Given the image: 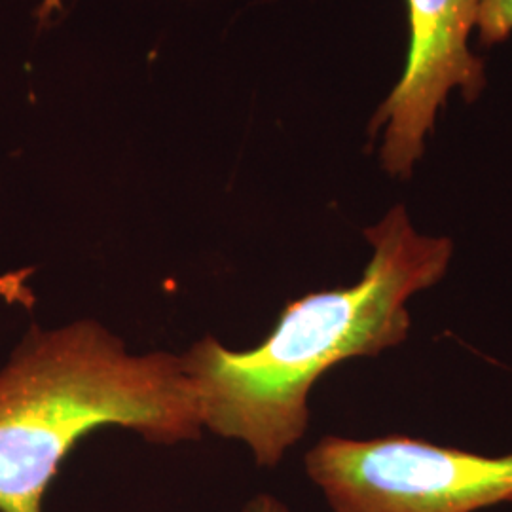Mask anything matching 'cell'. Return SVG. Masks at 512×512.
<instances>
[{
    "mask_svg": "<svg viewBox=\"0 0 512 512\" xmlns=\"http://www.w3.org/2000/svg\"><path fill=\"white\" fill-rule=\"evenodd\" d=\"M365 238L372 256L361 279L289 302L256 348L228 349L203 336L181 355L203 427L245 442L260 467H275L304 437L311 387L325 372L408 338V300L437 285L454 255L452 239L420 234L404 205Z\"/></svg>",
    "mask_w": 512,
    "mask_h": 512,
    "instance_id": "obj_1",
    "label": "cell"
},
{
    "mask_svg": "<svg viewBox=\"0 0 512 512\" xmlns=\"http://www.w3.org/2000/svg\"><path fill=\"white\" fill-rule=\"evenodd\" d=\"M101 427L154 444L198 439L200 406L183 357L133 355L92 319L31 327L0 372V512H42L63 459Z\"/></svg>",
    "mask_w": 512,
    "mask_h": 512,
    "instance_id": "obj_2",
    "label": "cell"
},
{
    "mask_svg": "<svg viewBox=\"0 0 512 512\" xmlns=\"http://www.w3.org/2000/svg\"><path fill=\"white\" fill-rule=\"evenodd\" d=\"M306 471L334 512H475L512 503V454L480 456L410 437H325Z\"/></svg>",
    "mask_w": 512,
    "mask_h": 512,
    "instance_id": "obj_3",
    "label": "cell"
},
{
    "mask_svg": "<svg viewBox=\"0 0 512 512\" xmlns=\"http://www.w3.org/2000/svg\"><path fill=\"white\" fill-rule=\"evenodd\" d=\"M480 2L406 0L403 74L368 126L370 137L382 135L380 162L391 177H412L450 93L475 103L486 90V65L471 50Z\"/></svg>",
    "mask_w": 512,
    "mask_h": 512,
    "instance_id": "obj_4",
    "label": "cell"
},
{
    "mask_svg": "<svg viewBox=\"0 0 512 512\" xmlns=\"http://www.w3.org/2000/svg\"><path fill=\"white\" fill-rule=\"evenodd\" d=\"M476 33L484 46H497L511 37L512 0H482Z\"/></svg>",
    "mask_w": 512,
    "mask_h": 512,
    "instance_id": "obj_5",
    "label": "cell"
},
{
    "mask_svg": "<svg viewBox=\"0 0 512 512\" xmlns=\"http://www.w3.org/2000/svg\"><path fill=\"white\" fill-rule=\"evenodd\" d=\"M243 512H291L274 495L260 494L253 497Z\"/></svg>",
    "mask_w": 512,
    "mask_h": 512,
    "instance_id": "obj_6",
    "label": "cell"
},
{
    "mask_svg": "<svg viewBox=\"0 0 512 512\" xmlns=\"http://www.w3.org/2000/svg\"><path fill=\"white\" fill-rule=\"evenodd\" d=\"M59 8H61V0H44L42 6H40V10H38V18H50Z\"/></svg>",
    "mask_w": 512,
    "mask_h": 512,
    "instance_id": "obj_7",
    "label": "cell"
}]
</instances>
